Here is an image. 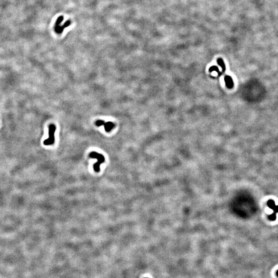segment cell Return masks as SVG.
I'll list each match as a JSON object with an SVG mask.
<instances>
[{
	"label": "cell",
	"instance_id": "7",
	"mask_svg": "<svg viewBox=\"0 0 278 278\" xmlns=\"http://www.w3.org/2000/svg\"><path fill=\"white\" fill-rule=\"evenodd\" d=\"M209 71H210V72H213V71H216L217 73H219V68L217 67L216 66H212V67H211L210 68Z\"/></svg>",
	"mask_w": 278,
	"mask_h": 278
},
{
	"label": "cell",
	"instance_id": "9",
	"mask_svg": "<svg viewBox=\"0 0 278 278\" xmlns=\"http://www.w3.org/2000/svg\"></svg>",
	"mask_w": 278,
	"mask_h": 278
},
{
	"label": "cell",
	"instance_id": "4",
	"mask_svg": "<svg viewBox=\"0 0 278 278\" xmlns=\"http://www.w3.org/2000/svg\"><path fill=\"white\" fill-rule=\"evenodd\" d=\"M104 128L106 132H109L113 129V128L115 126V125L114 123L111 122H108L107 123H104Z\"/></svg>",
	"mask_w": 278,
	"mask_h": 278
},
{
	"label": "cell",
	"instance_id": "1",
	"mask_svg": "<svg viewBox=\"0 0 278 278\" xmlns=\"http://www.w3.org/2000/svg\"><path fill=\"white\" fill-rule=\"evenodd\" d=\"M89 157L93 159H96L98 160V162L94 163L93 165V169L95 172L98 173L100 171V165L102 163H104L105 161V158L104 156L98 153L97 152H92L89 153Z\"/></svg>",
	"mask_w": 278,
	"mask_h": 278
},
{
	"label": "cell",
	"instance_id": "3",
	"mask_svg": "<svg viewBox=\"0 0 278 278\" xmlns=\"http://www.w3.org/2000/svg\"><path fill=\"white\" fill-rule=\"evenodd\" d=\"M224 81H225L227 88H228L229 89L232 88V87L233 86V82L231 77L229 76H227L225 77Z\"/></svg>",
	"mask_w": 278,
	"mask_h": 278
},
{
	"label": "cell",
	"instance_id": "8",
	"mask_svg": "<svg viewBox=\"0 0 278 278\" xmlns=\"http://www.w3.org/2000/svg\"><path fill=\"white\" fill-rule=\"evenodd\" d=\"M276 274H277V277H278V271H277Z\"/></svg>",
	"mask_w": 278,
	"mask_h": 278
},
{
	"label": "cell",
	"instance_id": "5",
	"mask_svg": "<svg viewBox=\"0 0 278 278\" xmlns=\"http://www.w3.org/2000/svg\"><path fill=\"white\" fill-rule=\"evenodd\" d=\"M217 63L221 66V67L222 68V70L224 71L226 69V67H225V65H224V62L222 58H219L217 59Z\"/></svg>",
	"mask_w": 278,
	"mask_h": 278
},
{
	"label": "cell",
	"instance_id": "6",
	"mask_svg": "<svg viewBox=\"0 0 278 278\" xmlns=\"http://www.w3.org/2000/svg\"><path fill=\"white\" fill-rule=\"evenodd\" d=\"M105 123V122L104 121H103V120H98V121H96V122H95V125H96V126L98 127L101 126H103Z\"/></svg>",
	"mask_w": 278,
	"mask_h": 278
},
{
	"label": "cell",
	"instance_id": "2",
	"mask_svg": "<svg viewBox=\"0 0 278 278\" xmlns=\"http://www.w3.org/2000/svg\"><path fill=\"white\" fill-rule=\"evenodd\" d=\"M56 127L54 124H51L48 126V138L45 140L43 144L45 145H52L55 143V132Z\"/></svg>",
	"mask_w": 278,
	"mask_h": 278
}]
</instances>
